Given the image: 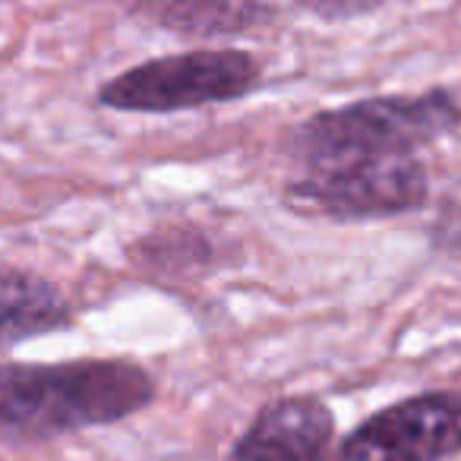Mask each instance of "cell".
<instances>
[{
  "label": "cell",
  "instance_id": "7",
  "mask_svg": "<svg viewBox=\"0 0 461 461\" xmlns=\"http://www.w3.org/2000/svg\"><path fill=\"white\" fill-rule=\"evenodd\" d=\"M73 322V310L48 278L14 266H0V351L60 332Z\"/></svg>",
  "mask_w": 461,
  "mask_h": 461
},
{
  "label": "cell",
  "instance_id": "5",
  "mask_svg": "<svg viewBox=\"0 0 461 461\" xmlns=\"http://www.w3.org/2000/svg\"><path fill=\"white\" fill-rule=\"evenodd\" d=\"M461 452V392H423L366 417L335 461H446Z\"/></svg>",
  "mask_w": 461,
  "mask_h": 461
},
{
  "label": "cell",
  "instance_id": "6",
  "mask_svg": "<svg viewBox=\"0 0 461 461\" xmlns=\"http://www.w3.org/2000/svg\"><path fill=\"white\" fill-rule=\"evenodd\" d=\"M335 417L313 395L269 402L238 436L224 461H329Z\"/></svg>",
  "mask_w": 461,
  "mask_h": 461
},
{
  "label": "cell",
  "instance_id": "8",
  "mask_svg": "<svg viewBox=\"0 0 461 461\" xmlns=\"http://www.w3.org/2000/svg\"><path fill=\"white\" fill-rule=\"evenodd\" d=\"M123 4L130 14L142 16L152 26L196 39L250 32L266 16L263 0H123Z\"/></svg>",
  "mask_w": 461,
  "mask_h": 461
},
{
  "label": "cell",
  "instance_id": "1",
  "mask_svg": "<svg viewBox=\"0 0 461 461\" xmlns=\"http://www.w3.org/2000/svg\"><path fill=\"white\" fill-rule=\"evenodd\" d=\"M155 379L133 360L83 357L0 366V439L48 442L149 408Z\"/></svg>",
  "mask_w": 461,
  "mask_h": 461
},
{
  "label": "cell",
  "instance_id": "3",
  "mask_svg": "<svg viewBox=\"0 0 461 461\" xmlns=\"http://www.w3.org/2000/svg\"><path fill=\"white\" fill-rule=\"evenodd\" d=\"M263 79L259 60L234 48H196L146 60L98 89V104L127 114H174L238 102Z\"/></svg>",
  "mask_w": 461,
  "mask_h": 461
},
{
  "label": "cell",
  "instance_id": "2",
  "mask_svg": "<svg viewBox=\"0 0 461 461\" xmlns=\"http://www.w3.org/2000/svg\"><path fill=\"white\" fill-rule=\"evenodd\" d=\"M461 123V104L446 89L420 95H383L329 108L307 117L291 136L301 171L351 158L417 155Z\"/></svg>",
  "mask_w": 461,
  "mask_h": 461
},
{
  "label": "cell",
  "instance_id": "4",
  "mask_svg": "<svg viewBox=\"0 0 461 461\" xmlns=\"http://www.w3.org/2000/svg\"><path fill=\"white\" fill-rule=\"evenodd\" d=\"M427 196L429 177L417 155L351 158L307 167L285 186V203L294 212L332 221L395 218L420 209Z\"/></svg>",
  "mask_w": 461,
  "mask_h": 461
},
{
  "label": "cell",
  "instance_id": "10",
  "mask_svg": "<svg viewBox=\"0 0 461 461\" xmlns=\"http://www.w3.org/2000/svg\"><path fill=\"white\" fill-rule=\"evenodd\" d=\"M301 4L313 10L316 16H326V20H351V16L370 14L383 0H301Z\"/></svg>",
  "mask_w": 461,
  "mask_h": 461
},
{
  "label": "cell",
  "instance_id": "9",
  "mask_svg": "<svg viewBox=\"0 0 461 461\" xmlns=\"http://www.w3.org/2000/svg\"><path fill=\"white\" fill-rule=\"evenodd\" d=\"M429 244L439 253H446V257L461 263V205L455 203L442 205L436 221L429 224Z\"/></svg>",
  "mask_w": 461,
  "mask_h": 461
}]
</instances>
